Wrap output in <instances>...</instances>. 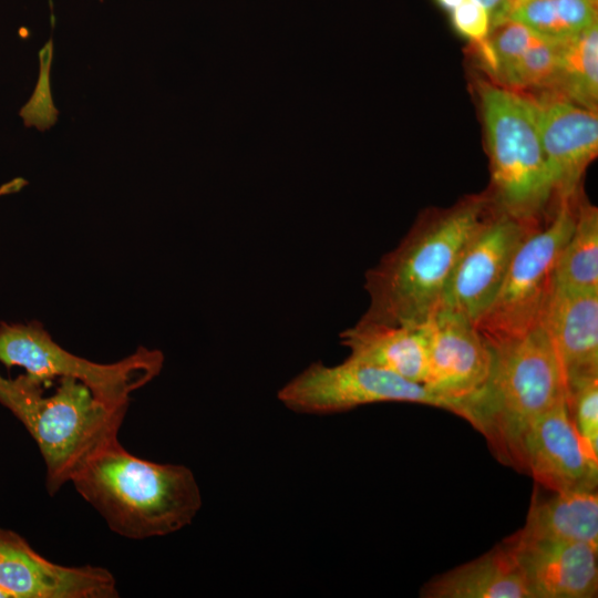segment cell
Listing matches in <instances>:
<instances>
[{"mask_svg":"<svg viewBox=\"0 0 598 598\" xmlns=\"http://www.w3.org/2000/svg\"><path fill=\"white\" fill-rule=\"evenodd\" d=\"M424 328L427 364L423 385L460 416L461 402L488 378L491 344L474 321L446 308H439Z\"/></svg>","mask_w":598,"mask_h":598,"instance_id":"cell-10","label":"cell"},{"mask_svg":"<svg viewBox=\"0 0 598 598\" xmlns=\"http://www.w3.org/2000/svg\"><path fill=\"white\" fill-rule=\"evenodd\" d=\"M478 95L491 162V203L540 226L556 197L529 100L525 93L491 83H481Z\"/></svg>","mask_w":598,"mask_h":598,"instance_id":"cell-5","label":"cell"},{"mask_svg":"<svg viewBox=\"0 0 598 598\" xmlns=\"http://www.w3.org/2000/svg\"><path fill=\"white\" fill-rule=\"evenodd\" d=\"M0 362L8 369L23 368L27 375L43 385L55 378L75 379L104 403L128 409L131 394L162 371L164 354L138 347L117 362H92L64 350L41 323L33 321L0 324Z\"/></svg>","mask_w":598,"mask_h":598,"instance_id":"cell-6","label":"cell"},{"mask_svg":"<svg viewBox=\"0 0 598 598\" xmlns=\"http://www.w3.org/2000/svg\"><path fill=\"white\" fill-rule=\"evenodd\" d=\"M71 483L113 533L128 539L178 532L203 504L192 470L135 456L118 439L90 456Z\"/></svg>","mask_w":598,"mask_h":598,"instance_id":"cell-2","label":"cell"},{"mask_svg":"<svg viewBox=\"0 0 598 598\" xmlns=\"http://www.w3.org/2000/svg\"><path fill=\"white\" fill-rule=\"evenodd\" d=\"M0 598H8V596L0 589Z\"/></svg>","mask_w":598,"mask_h":598,"instance_id":"cell-28","label":"cell"},{"mask_svg":"<svg viewBox=\"0 0 598 598\" xmlns=\"http://www.w3.org/2000/svg\"><path fill=\"white\" fill-rule=\"evenodd\" d=\"M451 13L454 28L472 42L477 53L488 48L492 23L484 6L475 0H465Z\"/></svg>","mask_w":598,"mask_h":598,"instance_id":"cell-24","label":"cell"},{"mask_svg":"<svg viewBox=\"0 0 598 598\" xmlns=\"http://www.w3.org/2000/svg\"><path fill=\"white\" fill-rule=\"evenodd\" d=\"M591 111L598 105V22L558 45L553 90Z\"/></svg>","mask_w":598,"mask_h":598,"instance_id":"cell-22","label":"cell"},{"mask_svg":"<svg viewBox=\"0 0 598 598\" xmlns=\"http://www.w3.org/2000/svg\"><path fill=\"white\" fill-rule=\"evenodd\" d=\"M540 226L515 218L492 205L464 245L439 308L456 311L475 322L498 292L523 240Z\"/></svg>","mask_w":598,"mask_h":598,"instance_id":"cell-9","label":"cell"},{"mask_svg":"<svg viewBox=\"0 0 598 598\" xmlns=\"http://www.w3.org/2000/svg\"><path fill=\"white\" fill-rule=\"evenodd\" d=\"M423 598H532L509 546L503 540L482 556L435 576Z\"/></svg>","mask_w":598,"mask_h":598,"instance_id":"cell-18","label":"cell"},{"mask_svg":"<svg viewBox=\"0 0 598 598\" xmlns=\"http://www.w3.org/2000/svg\"><path fill=\"white\" fill-rule=\"evenodd\" d=\"M576 198L559 202L549 220L520 244L498 292L475 321L488 342L518 338L542 323L557 260L574 227Z\"/></svg>","mask_w":598,"mask_h":598,"instance_id":"cell-7","label":"cell"},{"mask_svg":"<svg viewBox=\"0 0 598 598\" xmlns=\"http://www.w3.org/2000/svg\"><path fill=\"white\" fill-rule=\"evenodd\" d=\"M542 324L559 359L566 388L598 375V291L555 287Z\"/></svg>","mask_w":598,"mask_h":598,"instance_id":"cell-15","label":"cell"},{"mask_svg":"<svg viewBox=\"0 0 598 598\" xmlns=\"http://www.w3.org/2000/svg\"><path fill=\"white\" fill-rule=\"evenodd\" d=\"M486 8L491 17L492 28L504 21L513 0H475Z\"/></svg>","mask_w":598,"mask_h":598,"instance_id":"cell-26","label":"cell"},{"mask_svg":"<svg viewBox=\"0 0 598 598\" xmlns=\"http://www.w3.org/2000/svg\"><path fill=\"white\" fill-rule=\"evenodd\" d=\"M525 94L534 112L555 197L558 203L574 199L586 168L598 153L597 111L554 91Z\"/></svg>","mask_w":598,"mask_h":598,"instance_id":"cell-11","label":"cell"},{"mask_svg":"<svg viewBox=\"0 0 598 598\" xmlns=\"http://www.w3.org/2000/svg\"><path fill=\"white\" fill-rule=\"evenodd\" d=\"M489 42L499 85L522 93L553 90L558 45L509 19L492 28Z\"/></svg>","mask_w":598,"mask_h":598,"instance_id":"cell-16","label":"cell"},{"mask_svg":"<svg viewBox=\"0 0 598 598\" xmlns=\"http://www.w3.org/2000/svg\"><path fill=\"white\" fill-rule=\"evenodd\" d=\"M566 401L584 445L598 458V375L570 383L566 388Z\"/></svg>","mask_w":598,"mask_h":598,"instance_id":"cell-23","label":"cell"},{"mask_svg":"<svg viewBox=\"0 0 598 598\" xmlns=\"http://www.w3.org/2000/svg\"><path fill=\"white\" fill-rule=\"evenodd\" d=\"M41 75L38 86L29 103L21 110V116L25 125H37L40 130H44L55 122L56 110L52 105L48 71L50 69L52 42L50 41L43 48Z\"/></svg>","mask_w":598,"mask_h":598,"instance_id":"cell-25","label":"cell"},{"mask_svg":"<svg viewBox=\"0 0 598 598\" xmlns=\"http://www.w3.org/2000/svg\"><path fill=\"white\" fill-rule=\"evenodd\" d=\"M489 344L488 378L461 402L460 416L483 434L497 461L523 472L527 431L566 396L563 369L542 323L518 338Z\"/></svg>","mask_w":598,"mask_h":598,"instance_id":"cell-3","label":"cell"},{"mask_svg":"<svg viewBox=\"0 0 598 598\" xmlns=\"http://www.w3.org/2000/svg\"><path fill=\"white\" fill-rule=\"evenodd\" d=\"M597 0H513L506 19L559 45L597 23Z\"/></svg>","mask_w":598,"mask_h":598,"instance_id":"cell-21","label":"cell"},{"mask_svg":"<svg viewBox=\"0 0 598 598\" xmlns=\"http://www.w3.org/2000/svg\"><path fill=\"white\" fill-rule=\"evenodd\" d=\"M0 589L8 598H117L116 580L100 566L68 567L37 553L19 534L0 528Z\"/></svg>","mask_w":598,"mask_h":598,"instance_id":"cell-12","label":"cell"},{"mask_svg":"<svg viewBox=\"0 0 598 598\" xmlns=\"http://www.w3.org/2000/svg\"><path fill=\"white\" fill-rule=\"evenodd\" d=\"M29 375L0 373V403L27 429L45 464V486L53 496L101 447L118 439L127 412L93 395L83 383L60 378L54 393Z\"/></svg>","mask_w":598,"mask_h":598,"instance_id":"cell-4","label":"cell"},{"mask_svg":"<svg viewBox=\"0 0 598 598\" xmlns=\"http://www.w3.org/2000/svg\"><path fill=\"white\" fill-rule=\"evenodd\" d=\"M523 466L524 473L555 493L597 491L598 458L578 435L566 396L530 425L523 444Z\"/></svg>","mask_w":598,"mask_h":598,"instance_id":"cell-13","label":"cell"},{"mask_svg":"<svg viewBox=\"0 0 598 598\" xmlns=\"http://www.w3.org/2000/svg\"><path fill=\"white\" fill-rule=\"evenodd\" d=\"M445 9L453 10L465 0H437Z\"/></svg>","mask_w":598,"mask_h":598,"instance_id":"cell-27","label":"cell"},{"mask_svg":"<svg viewBox=\"0 0 598 598\" xmlns=\"http://www.w3.org/2000/svg\"><path fill=\"white\" fill-rule=\"evenodd\" d=\"M348 359L395 373L423 384L427 350L424 324L394 326L359 320L340 333Z\"/></svg>","mask_w":598,"mask_h":598,"instance_id":"cell-17","label":"cell"},{"mask_svg":"<svg viewBox=\"0 0 598 598\" xmlns=\"http://www.w3.org/2000/svg\"><path fill=\"white\" fill-rule=\"evenodd\" d=\"M555 287L598 291V209L578 196L574 227L557 260Z\"/></svg>","mask_w":598,"mask_h":598,"instance_id":"cell-20","label":"cell"},{"mask_svg":"<svg viewBox=\"0 0 598 598\" xmlns=\"http://www.w3.org/2000/svg\"><path fill=\"white\" fill-rule=\"evenodd\" d=\"M277 398L293 412L315 415L381 402H411L451 412L450 404L423 384L348 358L336 365L312 362L280 388Z\"/></svg>","mask_w":598,"mask_h":598,"instance_id":"cell-8","label":"cell"},{"mask_svg":"<svg viewBox=\"0 0 598 598\" xmlns=\"http://www.w3.org/2000/svg\"><path fill=\"white\" fill-rule=\"evenodd\" d=\"M519 543H586L598 547V495L555 493L540 497L535 489L525 525L508 537Z\"/></svg>","mask_w":598,"mask_h":598,"instance_id":"cell-19","label":"cell"},{"mask_svg":"<svg viewBox=\"0 0 598 598\" xmlns=\"http://www.w3.org/2000/svg\"><path fill=\"white\" fill-rule=\"evenodd\" d=\"M491 208L489 196L478 195L422 215L400 244L367 271L370 302L360 320L424 324L439 309L464 245Z\"/></svg>","mask_w":598,"mask_h":598,"instance_id":"cell-1","label":"cell"},{"mask_svg":"<svg viewBox=\"0 0 598 598\" xmlns=\"http://www.w3.org/2000/svg\"><path fill=\"white\" fill-rule=\"evenodd\" d=\"M504 542L512 549L532 598H594L598 547L586 543Z\"/></svg>","mask_w":598,"mask_h":598,"instance_id":"cell-14","label":"cell"}]
</instances>
